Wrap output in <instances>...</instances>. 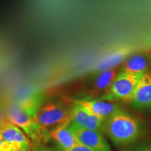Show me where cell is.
<instances>
[{
    "instance_id": "obj_1",
    "label": "cell",
    "mask_w": 151,
    "mask_h": 151,
    "mask_svg": "<svg viewBox=\"0 0 151 151\" xmlns=\"http://www.w3.org/2000/svg\"><path fill=\"white\" fill-rule=\"evenodd\" d=\"M74 104L67 101H49L41 104L36 115L35 122L47 138L52 130L72 122Z\"/></svg>"
},
{
    "instance_id": "obj_2",
    "label": "cell",
    "mask_w": 151,
    "mask_h": 151,
    "mask_svg": "<svg viewBox=\"0 0 151 151\" xmlns=\"http://www.w3.org/2000/svg\"><path fill=\"white\" fill-rule=\"evenodd\" d=\"M104 131L116 146H125L139 138L141 127L134 117L119 109L105 120Z\"/></svg>"
},
{
    "instance_id": "obj_3",
    "label": "cell",
    "mask_w": 151,
    "mask_h": 151,
    "mask_svg": "<svg viewBox=\"0 0 151 151\" xmlns=\"http://www.w3.org/2000/svg\"><path fill=\"white\" fill-rule=\"evenodd\" d=\"M6 116L11 123L21 128L33 142L37 143L48 139L36 123L35 118L22 108L19 102L9 104L6 108Z\"/></svg>"
},
{
    "instance_id": "obj_4",
    "label": "cell",
    "mask_w": 151,
    "mask_h": 151,
    "mask_svg": "<svg viewBox=\"0 0 151 151\" xmlns=\"http://www.w3.org/2000/svg\"><path fill=\"white\" fill-rule=\"evenodd\" d=\"M143 73L120 72L117 75L108 92L101 99L106 101H121L130 103L138 83Z\"/></svg>"
},
{
    "instance_id": "obj_5",
    "label": "cell",
    "mask_w": 151,
    "mask_h": 151,
    "mask_svg": "<svg viewBox=\"0 0 151 151\" xmlns=\"http://www.w3.org/2000/svg\"><path fill=\"white\" fill-rule=\"evenodd\" d=\"M69 128L79 142L92 150L111 151L109 143L100 132L84 129L78 127L72 122L69 124Z\"/></svg>"
},
{
    "instance_id": "obj_6",
    "label": "cell",
    "mask_w": 151,
    "mask_h": 151,
    "mask_svg": "<svg viewBox=\"0 0 151 151\" xmlns=\"http://www.w3.org/2000/svg\"><path fill=\"white\" fill-rule=\"evenodd\" d=\"M0 134L4 140L11 143L16 151H29L31 142L24 134L15 125L6 119L0 125Z\"/></svg>"
},
{
    "instance_id": "obj_7",
    "label": "cell",
    "mask_w": 151,
    "mask_h": 151,
    "mask_svg": "<svg viewBox=\"0 0 151 151\" xmlns=\"http://www.w3.org/2000/svg\"><path fill=\"white\" fill-rule=\"evenodd\" d=\"M130 104L137 109H151V70L143 73Z\"/></svg>"
},
{
    "instance_id": "obj_8",
    "label": "cell",
    "mask_w": 151,
    "mask_h": 151,
    "mask_svg": "<svg viewBox=\"0 0 151 151\" xmlns=\"http://www.w3.org/2000/svg\"><path fill=\"white\" fill-rule=\"evenodd\" d=\"M75 103L87 112L104 120L120 109L116 104L104 100H81Z\"/></svg>"
},
{
    "instance_id": "obj_9",
    "label": "cell",
    "mask_w": 151,
    "mask_h": 151,
    "mask_svg": "<svg viewBox=\"0 0 151 151\" xmlns=\"http://www.w3.org/2000/svg\"><path fill=\"white\" fill-rule=\"evenodd\" d=\"M151 70V50L143 49L130 57L122 67V72L145 73Z\"/></svg>"
},
{
    "instance_id": "obj_10",
    "label": "cell",
    "mask_w": 151,
    "mask_h": 151,
    "mask_svg": "<svg viewBox=\"0 0 151 151\" xmlns=\"http://www.w3.org/2000/svg\"><path fill=\"white\" fill-rule=\"evenodd\" d=\"M104 121L103 119L87 112L74 102L72 122L78 127L101 132L104 130Z\"/></svg>"
},
{
    "instance_id": "obj_11",
    "label": "cell",
    "mask_w": 151,
    "mask_h": 151,
    "mask_svg": "<svg viewBox=\"0 0 151 151\" xmlns=\"http://www.w3.org/2000/svg\"><path fill=\"white\" fill-rule=\"evenodd\" d=\"M49 136L58 143L60 150H68L80 143L69 128V124L56 128L50 132Z\"/></svg>"
},
{
    "instance_id": "obj_12",
    "label": "cell",
    "mask_w": 151,
    "mask_h": 151,
    "mask_svg": "<svg viewBox=\"0 0 151 151\" xmlns=\"http://www.w3.org/2000/svg\"><path fill=\"white\" fill-rule=\"evenodd\" d=\"M117 75V71L115 69H109L103 71L96 78L89 94L92 97H98L101 94L103 97L111 88Z\"/></svg>"
},
{
    "instance_id": "obj_13",
    "label": "cell",
    "mask_w": 151,
    "mask_h": 151,
    "mask_svg": "<svg viewBox=\"0 0 151 151\" xmlns=\"http://www.w3.org/2000/svg\"><path fill=\"white\" fill-rule=\"evenodd\" d=\"M128 52V50L127 51H122V52H119L118 53L113 55L112 56H111L110 58H108L106 60L104 61L99 66V67L102 69H109V68L112 67L114 65L118 64L120 61H122V59L124 58V55Z\"/></svg>"
},
{
    "instance_id": "obj_14",
    "label": "cell",
    "mask_w": 151,
    "mask_h": 151,
    "mask_svg": "<svg viewBox=\"0 0 151 151\" xmlns=\"http://www.w3.org/2000/svg\"><path fill=\"white\" fill-rule=\"evenodd\" d=\"M0 151H16L11 143L4 140L0 134Z\"/></svg>"
},
{
    "instance_id": "obj_15",
    "label": "cell",
    "mask_w": 151,
    "mask_h": 151,
    "mask_svg": "<svg viewBox=\"0 0 151 151\" xmlns=\"http://www.w3.org/2000/svg\"><path fill=\"white\" fill-rule=\"evenodd\" d=\"M60 151H94L92 149H90L88 147H87L84 145H83L82 143H78L76 146L73 147L72 148L69 149L68 150H60Z\"/></svg>"
},
{
    "instance_id": "obj_16",
    "label": "cell",
    "mask_w": 151,
    "mask_h": 151,
    "mask_svg": "<svg viewBox=\"0 0 151 151\" xmlns=\"http://www.w3.org/2000/svg\"><path fill=\"white\" fill-rule=\"evenodd\" d=\"M6 116H5L4 111L0 108V125L3 123V122L6 119Z\"/></svg>"
},
{
    "instance_id": "obj_17",
    "label": "cell",
    "mask_w": 151,
    "mask_h": 151,
    "mask_svg": "<svg viewBox=\"0 0 151 151\" xmlns=\"http://www.w3.org/2000/svg\"><path fill=\"white\" fill-rule=\"evenodd\" d=\"M134 151H148V150H147L146 147L144 146V147H143V148H141L137 149V150H134Z\"/></svg>"
},
{
    "instance_id": "obj_18",
    "label": "cell",
    "mask_w": 151,
    "mask_h": 151,
    "mask_svg": "<svg viewBox=\"0 0 151 151\" xmlns=\"http://www.w3.org/2000/svg\"><path fill=\"white\" fill-rule=\"evenodd\" d=\"M147 150H148V151H151V143L149 145H147V146H146Z\"/></svg>"
},
{
    "instance_id": "obj_19",
    "label": "cell",
    "mask_w": 151,
    "mask_h": 151,
    "mask_svg": "<svg viewBox=\"0 0 151 151\" xmlns=\"http://www.w3.org/2000/svg\"><path fill=\"white\" fill-rule=\"evenodd\" d=\"M147 48H148V49H150V50H151V45H150V46H149Z\"/></svg>"
},
{
    "instance_id": "obj_20",
    "label": "cell",
    "mask_w": 151,
    "mask_h": 151,
    "mask_svg": "<svg viewBox=\"0 0 151 151\" xmlns=\"http://www.w3.org/2000/svg\"><path fill=\"white\" fill-rule=\"evenodd\" d=\"M37 151H46V150H38Z\"/></svg>"
}]
</instances>
